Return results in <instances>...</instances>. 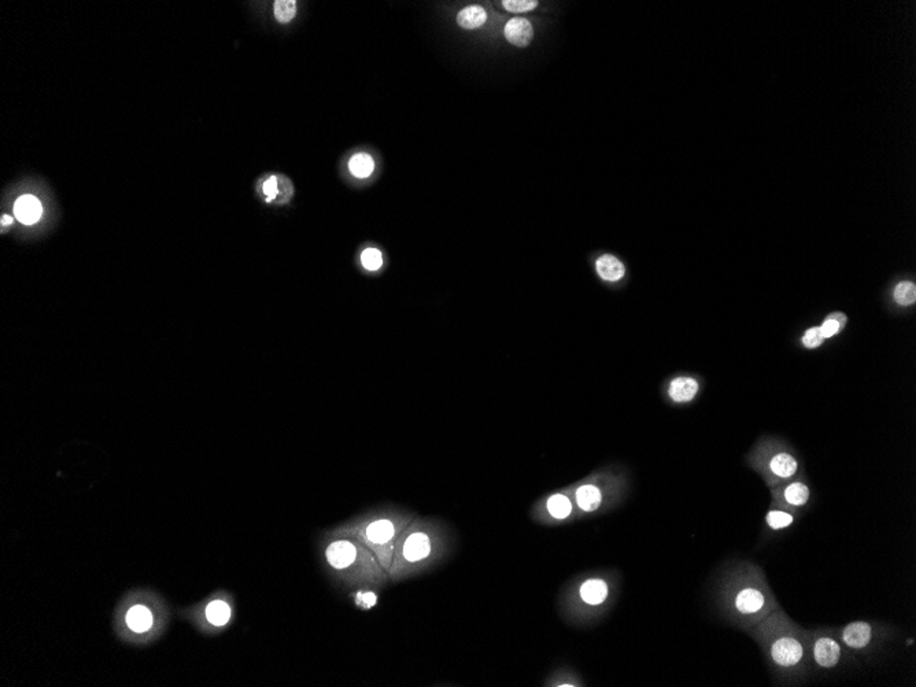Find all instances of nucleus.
Returning a JSON list of instances; mask_svg holds the SVG:
<instances>
[{
    "label": "nucleus",
    "instance_id": "nucleus-1",
    "mask_svg": "<svg viewBox=\"0 0 916 687\" xmlns=\"http://www.w3.org/2000/svg\"><path fill=\"white\" fill-rule=\"evenodd\" d=\"M716 603L724 620L745 632L782 607L764 569L746 559L723 568L716 583Z\"/></svg>",
    "mask_w": 916,
    "mask_h": 687
},
{
    "label": "nucleus",
    "instance_id": "nucleus-2",
    "mask_svg": "<svg viewBox=\"0 0 916 687\" xmlns=\"http://www.w3.org/2000/svg\"><path fill=\"white\" fill-rule=\"evenodd\" d=\"M758 644L771 676L782 686L805 684L812 676L809 629L795 623L782 607L747 631Z\"/></svg>",
    "mask_w": 916,
    "mask_h": 687
},
{
    "label": "nucleus",
    "instance_id": "nucleus-3",
    "mask_svg": "<svg viewBox=\"0 0 916 687\" xmlns=\"http://www.w3.org/2000/svg\"><path fill=\"white\" fill-rule=\"evenodd\" d=\"M747 463L771 488L801 473V463L794 450L778 437L760 439L747 455Z\"/></svg>",
    "mask_w": 916,
    "mask_h": 687
},
{
    "label": "nucleus",
    "instance_id": "nucleus-4",
    "mask_svg": "<svg viewBox=\"0 0 916 687\" xmlns=\"http://www.w3.org/2000/svg\"><path fill=\"white\" fill-rule=\"evenodd\" d=\"M834 629L843 647L854 657L863 658L876 655L895 636V628L879 621L854 620Z\"/></svg>",
    "mask_w": 916,
    "mask_h": 687
},
{
    "label": "nucleus",
    "instance_id": "nucleus-5",
    "mask_svg": "<svg viewBox=\"0 0 916 687\" xmlns=\"http://www.w3.org/2000/svg\"><path fill=\"white\" fill-rule=\"evenodd\" d=\"M854 660L856 657L839 642L834 628L815 627L809 629V661L813 673L831 672Z\"/></svg>",
    "mask_w": 916,
    "mask_h": 687
},
{
    "label": "nucleus",
    "instance_id": "nucleus-6",
    "mask_svg": "<svg viewBox=\"0 0 916 687\" xmlns=\"http://www.w3.org/2000/svg\"><path fill=\"white\" fill-rule=\"evenodd\" d=\"M769 491L772 496V503L782 506L790 511H794L799 516L801 511L808 507L812 498L810 487L805 481L801 473L787 481L771 487Z\"/></svg>",
    "mask_w": 916,
    "mask_h": 687
},
{
    "label": "nucleus",
    "instance_id": "nucleus-7",
    "mask_svg": "<svg viewBox=\"0 0 916 687\" xmlns=\"http://www.w3.org/2000/svg\"><path fill=\"white\" fill-rule=\"evenodd\" d=\"M610 581L605 577H591L581 583L579 588L580 599L588 606H602L610 598Z\"/></svg>",
    "mask_w": 916,
    "mask_h": 687
},
{
    "label": "nucleus",
    "instance_id": "nucleus-8",
    "mask_svg": "<svg viewBox=\"0 0 916 687\" xmlns=\"http://www.w3.org/2000/svg\"><path fill=\"white\" fill-rule=\"evenodd\" d=\"M505 37L506 40L520 48L527 47L532 38H533V27L531 22L527 18L522 16H514L511 18L506 26H505Z\"/></svg>",
    "mask_w": 916,
    "mask_h": 687
},
{
    "label": "nucleus",
    "instance_id": "nucleus-9",
    "mask_svg": "<svg viewBox=\"0 0 916 687\" xmlns=\"http://www.w3.org/2000/svg\"><path fill=\"white\" fill-rule=\"evenodd\" d=\"M799 518V514L790 511L782 506H778L771 502L769 510L767 511L764 517V525L768 532H780L784 529H788L791 525H794Z\"/></svg>",
    "mask_w": 916,
    "mask_h": 687
},
{
    "label": "nucleus",
    "instance_id": "nucleus-10",
    "mask_svg": "<svg viewBox=\"0 0 916 687\" xmlns=\"http://www.w3.org/2000/svg\"><path fill=\"white\" fill-rule=\"evenodd\" d=\"M698 389L699 384L694 377L679 376L671 380L668 385V395L676 403H686L695 398Z\"/></svg>",
    "mask_w": 916,
    "mask_h": 687
},
{
    "label": "nucleus",
    "instance_id": "nucleus-11",
    "mask_svg": "<svg viewBox=\"0 0 916 687\" xmlns=\"http://www.w3.org/2000/svg\"><path fill=\"white\" fill-rule=\"evenodd\" d=\"M603 502V491L596 484H583L576 491V503L586 513L598 510Z\"/></svg>",
    "mask_w": 916,
    "mask_h": 687
},
{
    "label": "nucleus",
    "instance_id": "nucleus-12",
    "mask_svg": "<svg viewBox=\"0 0 916 687\" xmlns=\"http://www.w3.org/2000/svg\"><path fill=\"white\" fill-rule=\"evenodd\" d=\"M14 213H15V217L22 224L30 225V224H34L36 221L40 219L41 213H43V207H41V203L34 196L23 195L15 202Z\"/></svg>",
    "mask_w": 916,
    "mask_h": 687
},
{
    "label": "nucleus",
    "instance_id": "nucleus-13",
    "mask_svg": "<svg viewBox=\"0 0 916 687\" xmlns=\"http://www.w3.org/2000/svg\"><path fill=\"white\" fill-rule=\"evenodd\" d=\"M326 558L335 568H346L355 559V547L346 540L333 542L326 550Z\"/></svg>",
    "mask_w": 916,
    "mask_h": 687
},
{
    "label": "nucleus",
    "instance_id": "nucleus-14",
    "mask_svg": "<svg viewBox=\"0 0 916 687\" xmlns=\"http://www.w3.org/2000/svg\"><path fill=\"white\" fill-rule=\"evenodd\" d=\"M431 544L429 539L422 532H415L407 538L403 546V555L407 561L415 562L425 558L429 554Z\"/></svg>",
    "mask_w": 916,
    "mask_h": 687
},
{
    "label": "nucleus",
    "instance_id": "nucleus-15",
    "mask_svg": "<svg viewBox=\"0 0 916 687\" xmlns=\"http://www.w3.org/2000/svg\"><path fill=\"white\" fill-rule=\"evenodd\" d=\"M595 266L598 276L606 281H618L625 273L624 265L613 255L599 256Z\"/></svg>",
    "mask_w": 916,
    "mask_h": 687
},
{
    "label": "nucleus",
    "instance_id": "nucleus-16",
    "mask_svg": "<svg viewBox=\"0 0 916 687\" xmlns=\"http://www.w3.org/2000/svg\"><path fill=\"white\" fill-rule=\"evenodd\" d=\"M487 21L485 10L480 5H468L457 15V23L463 29H477Z\"/></svg>",
    "mask_w": 916,
    "mask_h": 687
},
{
    "label": "nucleus",
    "instance_id": "nucleus-17",
    "mask_svg": "<svg viewBox=\"0 0 916 687\" xmlns=\"http://www.w3.org/2000/svg\"><path fill=\"white\" fill-rule=\"evenodd\" d=\"M152 614L151 612L143 606V605H136L129 609L126 614V624L129 625L130 629L134 632H144L151 628L152 625Z\"/></svg>",
    "mask_w": 916,
    "mask_h": 687
},
{
    "label": "nucleus",
    "instance_id": "nucleus-18",
    "mask_svg": "<svg viewBox=\"0 0 916 687\" xmlns=\"http://www.w3.org/2000/svg\"><path fill=\"white\" fill-rule=\"evenodd\" d=\"M350 173L357 178H366L373 173L374 162L367 154H357L348 162Z\"/></svg>",
    "mask_w": 916,
    "mask_h": 687
},
{
    "label": "nucleus",
    "instance_id": "nucleus-19",
    "mask_svg": "<svg viewBox=\"0 0 916 687\" xmlns=\"http://www.w3.org/2000/svg\"><path fill=\"white\" fill-rule=\"evenodd\" d=\"M547 510L551 514V517L557 520H564L568 518V516L570 514L572 503L568 496L562 494H555L547 499Z\"/></svg>",
    "mask_w": 916,
    "mask_h": 687
},
{
    "label": "nucleus",
    "instance_id": "nucleus-20",
    "mask_svg": "<svg viewBox=\"0 0 916 687\" xmlns=\"http://www.w3.org/2000/svg\"><path fill=\"white\" fill-rule=\"evenodd\" d=\"M206 617L214 625H224L230 617V607L224 601H213L206 607Z\"/></svg>",
    "mask_w": 916,
    "mask_h": 687
},
{
    "label": "nucleus",
    "instance_id": "nucleus-21",
    "mask_svg": "<svg viewBox=\"0 0 916 687\" xmlns=\"http://www.w3.org/2000/svg\"><path fill=\"white\" fill-rule=\"evenodd\" d=\"M394 535V527L388 520H378L369 525L367 536L374 543H385Z\"/></svg>",
    "mask_w": 916,
    "mask_h": 687
},
{
    "label": "nucleus",
    "instance_id": "nucleus-22",
    "mask_svg": "<svg viewBox=\"0 0 916 687\" xmlns=\"http://www.w3.org/2000/svg\"><path fill=\"white\" fill-rule=\"evenodd\" d=\"M894 300L901 306L913 304L916 300V285L912 281H901L895 285Z\"/></svg>",
    "mask_w": 916,
    "mask_h": 687
},
{
    "label": "nucleus",
    "instance_id": "nucleus-23",
    "mask_svg": "<svg viewBox=\"0 0 916 687\" xmlns=\"http://www.w3.org/2000/svg\"><path fill=\"white\" fill-rule=\"evenodd\" d=\"M845 322H846V315L845 314H842V313L830 314L823 321V324L820 326V332H821L823 337L828 339V337H832L834 335H836L845 326Z\"/></svg>",
    "mask_w": 916,
    "mask_h": 687
},
{
    "label": "nucleus",
    "instance_id": "nucleus-24",
    "mask_svg": "<svg viewBox=\"0 0 916 687\" xmlns=\"http://www.w3.org/2000/svg\"><path fill=\"white\" fill-rule=\"evenodd\" d=\"M274 18L280 23H288L293 19L296 14V1L295 0H276L273 5Z\"/></svg>",
    "mask_w": 916,
    "mask_h": 687
},
{
    "label": "nucleus",
    "instance_id": "nucleus-25",
    "mask_svg": "<svg viewBox=\"0 0 916 687\" xmlns=\"http://www.w3.org/2000/svg\"><path fill=\"white\" fill-rule=\"evenodd\" d=\"M361 265L370 272L378 270L383 266V254L374 247H367L361 252Z\"/></svg>",
    "mask_w": 916,
    "mask_h": 687
},
{
    "label": "nucleus",
    "instance_id": "nucleus-26",
    "mask_svg": "<svg viewBox=\"0 0 916 687\" xmlns=\"http://www.w3.org/2000/svg\"><path fill=\"white\" fill-rule=\"evenodd\" d=\"M502 4L507 11H510L513 14H522V12H528V11L535 10L536 5H538V1L536 0H505V1H502Z\"/></svg>",
    "mask_w": 916,
    "mask_h": 687
},
{
    "label": "nucleus",
    "instance_id": "nucleus-27",
    "mask_svg": "<svg viewBox=\"0 0 916 687\" xmlns=\"http://www.w3.org/2000/svg\"><path fill=\"white\" fill-rule=\"evenodd\" d=\"M824 340L825 339L823 337V335L820 332V326L809 328L808 330H805V333L801 339L804 347H806V348H817L824 343Z\"/></svg>",
    "mask_w": 916,
    "mask_h": 687
},
{
    "label": "nucleus",
    "instance_id": "nucleus-28",
    "mask_svg": "<svg viewBox=\"0 0 916 687\" xmlns=\"http://www.w3.org/2000/svg\"><path fill=\"white\" fill-rule=\"evenodd\" d=\"M262 191H263V193L266 195L267 202H270L272 199H274V197L277 196V192H278L276 177H270V178H267V180L263 182V185H262Z\"/></svg>",
    "mask_w": 916,
    "mask_h": 687
},
{
    "label": "nucleus",
    "instance_id": "nucleus-29",
    "mask_svg": "<svg viewBox=\"0 0 916 687\" xmlns=\"http://www.w3.org/2000/svg\"><path fill=\"white\" fill-rule=\"evenodd\" d=\"M359 596L365 601V606H367V607H370V606H373V605L376 603V596H374V594L367 592V594H361Z\"/></svg>",
    "mask_w": 916,
    "mask_h": 687
},
{
    "label": "nucleus",
    "instance_id": "nucleus-30",
    "mask_svg": "<svg viewBox=\"0 0 916 687\" xmlns=\"http://www.w3.org/2000/svg\"><path fill=\"white\" fill-rule=\"evenodd\" d=\"M11 222H12V218H11V217H8V215H3V218H1V225H3V226H4V225H10Z\"/></svg>",
    "mask_w": 916,
    "mask_h": 687
}]
</instances>
